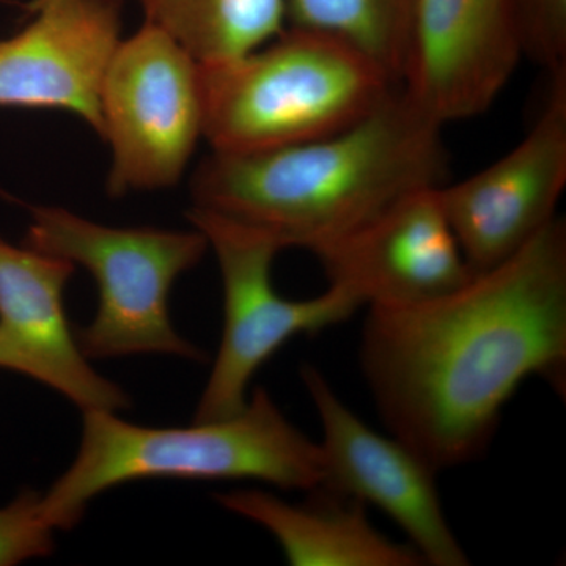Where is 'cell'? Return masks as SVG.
<instances>
[{"label":"cell","instance_id":"1","mask_svg":"<svg viewBox=\"0 0 566 566\" xmlns=\"http://www.w3.org/2000/svg\"><path fill=\"white\" fill-rule=\"evenodd\" d=\"M360 368L395 438L436 472L485 455L531 376L566 395V222L427 303L370 305Z\"/></svg>","mask_w":566,"mask_h":566},{"label":"cell","instance_id":"2","mask_svg":"<svg viewBox=\"0 0 566 566\" xmlns=\"http://www.w3.org/2000/svg\"><path fill=\"white\" fill-rule=\"evenodd\" d=\"M442 126L398 85L359 122L270 150L212 151L191 182L193 207L314 251L417 189L444 185Z\"/></svg>","mask_w":566,"mask_h":566},{"label":"cell","instance_id":"3","mask_svg":"<svg viewBox=\"0 0 566 566\" xmlns=\"http://www.w3.org/2000/svg\"><path fill=\"white\" fill-rule=\"evenodd\" d=\"M82 415L76 458L41 494V515L55 531H70L93 499L134 480H256L305 493L326 482L322 446L262 387L240 415L191 427H140L109 411Z\"/></svg>","mask_w":566,"mask_h":566},{"label":"cell","instance_id":"4","mask_svg":"<svg viewBox=\"0 0 566 566\" xmlns=\"http://www.w3.org/2000/svg\"><path fill=\"white\" fill-rule=\"evenodd\" d=\"M199 70L203 137L221 153L270 150L342 132L400 85L346 41L296 25L241 57L199 63Z\"/></svg>","mask_w":566,"mask_h":566},{"label":"cell","instance_id":"5","mask_svg":"<svg viewBox=\"0 0 566 566\" xmlns=\"http://www.w3.org/2000/svg\"><path fill=\"white\" fill-rule=\"evenodd\" d=\"M24 245L81 264L98 285V312L76 334L88 360L174 354L202 363L207 354L177 333L169 297L175 281L210 249L199 230L120 229L57 207H32Z\"/></svg>","mask_w":566,"mask_h":566},{"label":"cell","instance_id":"6","mask_svg":"<svg viewBox=\"0 0 566 566\" xmlns=\"http://www.w3.org/2000/svg\"><path fill=\"white\" fill-rule=\"evenodd\" d=\"M188 218L214 251L223 286L221 346L193 416L211 422L243 411L253 376L286 342L344 323L364 303L338 286L312 300H286L274 289L282 248L271 234L202 208L192 207Z\"/></svg>","mask_w":566,"mask_h":566},{"label":"cell","instance_id":"7","mask_svg":"<svg viewBox=\"0 0 566 566\" xmlns=\"http://www.w3.org/2000/svg\"><path fill=\"white\" fill-rule=\"evenodd\" d=\"M102 117L112 148L111 196L177 185L203 136L199 63L145 22L112 55Z\"/></svg>","mask_w":566,"mask_h":566},{"label":"cell","instance_id":"8","mask_svg":"<svg viewBox=\"0 0 566 566\" xmlns=\"http://www.w3.org/2000/svg\"><path fill=\"white\" fill-rule=\"evenodd\" d=\"M549 80L542 114L516 147L465 180L438 188L474 274L515 255L557 216L566 186V73Z\"/></svg>","mask_w":566,"mask_h":566},{"label":"cell","instance_id":"9","mask_svg":"<svg viewBox=\"0 0 566 566\" xmlns=\"http://www.w3.org/2000/svg\"><path fill=\"white\" fill-rule=\"evenodd\" d=\"M523 57L515 0H415L400 87L444 128L488 111Z\"/></svg>","mask_w":566,"mask_h":566},{"label":"cell","instance_id":"10","mask_svg":"<svg viewBox=\"0 0 566 566\" xmlns=\"http://www.w3.org/2000/svg\"><path fill=\"white\" fill-rule=\"evenodd\" d=\"M301 378L322 423L323 486L378 506L405 532L424 565L471 564L442 509L438 472L400 439L367 427L314 365H303Z\"/></svg>","mask_w":566,"mask_h":566},{"label":"cell","instance_id":"11","mask_svg":"<svg viewBox=\"0 0 566 566\" xmlns=\"http://www.w3.org/2000/svg\"><path fill=\"white\" fill-rule=\"evenodd\" d=\"M438 188L406 193L370 221L315 248L329 286L348 290L370 307L427 303L464 285L474 271Z\"/></svg>","mask_w":566,"mask_h":566},{"label":"cell","instance_id":"12","mask_svg":"<svg viewBox=\"0 0 566 566\" xmlns=\"http://www.w3.org/2000/svg\"><path fill=\"white\" fill-rule=\"evenodd\" d=\"M74 264L0 238V368L69 398L82 412H120L132 398L104 378L71 331L63 293Z\"/></svg>","mask_w":566,"mask_h":566},{"label":"cell","instance_id":"13","mask_svg":"<svg viewBox=\"0 0 566 566\" xmlns=\"http://www.w3.org/2000/svg\"><path fill=\"white\" fill-rule=\"evenodd\" d=\"M0 40V106L63 109L103 137L104 74L122 33V0H50Z\"/></svg>","mask_w":566,"mask_h":566},{"label":"cell","instance_id":"14","mask_svg":"<svg viewBox=\"0 0 566 566\" xmlns=\"http://www.w3.org/2000/svg\"><path fill=\"white\" fill-rule=\"evenodd\" d=\"M216 501L266 528L293 566H420L411 545L382 535L368 520L367 505L319 486L301 504L263 490H233Z\"/></svg>","mask_w":566,"mask_h":566},{"label":"cell","instance_id":"15","mask_svg":"<svg viewBox=\"0 0 566 566\" xmlns=\"http://www.w3.org/2000/svg\"><path fill=\"white\" fill-rule=\"evenodd\" d=\"M145 22L200 63L241 57L285 29L286 0H137Z\"/></svg>","mask_w":566,"mask_h":566},{"label":"cell","instance_id":"16","mask_svg":"<svg viewBox=\"0 0 566 566\" xmlns=\"http://www.w3.org/2000/svg\"><path fill=\"white\" fill-rule=\"evenodd\" d=\"M412 10L415 0H286L290 24L346 41L398 84Z\"/></svg>","mask_w":566,"mask_h":566},{"label":"cell","instance_id":"17","mask_svg":"<svg viewBox=\"0 0 566 566\" xmlns=\"http://www.w3.org/2000/svg\"><path fill=\"white\" fill-rule=\"evenodd\" d=\"M40 501V493L25 490L9 505L0 506V566L20 565L54 553L55 528L41 515Z\"/></svg>","mask_w":566,"mask_h":566},{"label":"cell","instance_id":"18","mask_svg":"<svg viewBox=\"0 0 566 566\" xmlns=\"http://www.w3.org/2000/svg\"><path fill=\"white\" fill-rule=\"evenodd\" d=\"M524 57L549 74L566 73V0H515Z\"/></svg>","mask_w":566,"mask_h":566},{"label":"cell","instance_id":"19","mask_svg":"<svg viewBox=\"0 0 566 566\" xmlns=\"http://www.w3.org/2000/svg\"><path fill=\"white\" fill-rule=\"evenodd\" d=\"M50 2V0H32L31 3H29V11H33L36 9V7L43 6V3Z\"/></svg>","mask_w":566,"mask_h":566}]
</instances>
